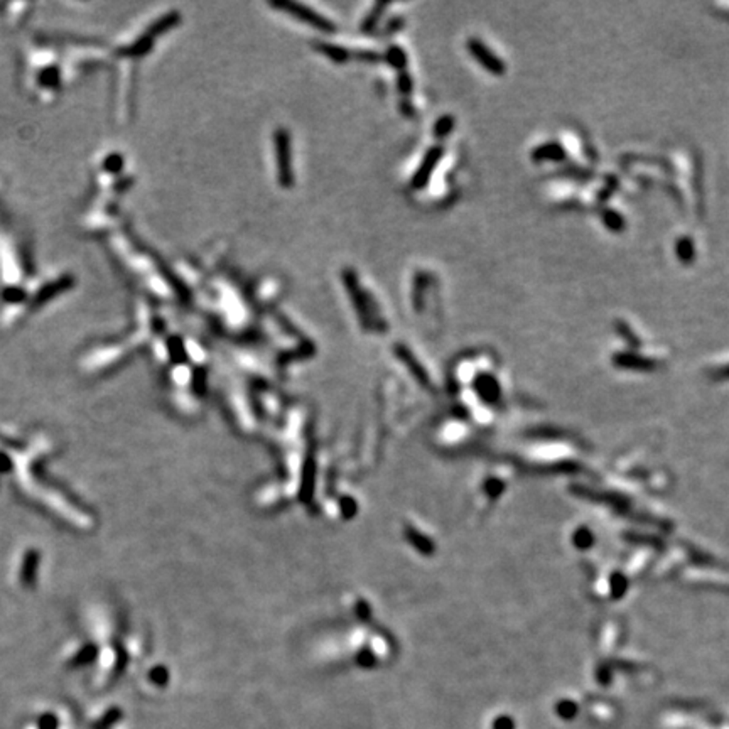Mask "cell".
<instances>
[{
	"label": "cell",
	"mask_w": 729,
	"mask_h": 729,
	"mask_svg": "<svg viewBox=\"0 0 729 729\" xmlns=\"http://www.w3.org/2000/svg\"><path fill=\"white\" fill-rule=\"evenodd\" d=\"M275 157H277V173L279 181L282 186L289 188L292 184V168H291V139L287 130L280 129L275 132Z\"/></svg>",
	"instance_id": "6da1fadb"
},
{
	"label": "cell",
	"mask_w": 729,
	"mask_h": 729,
	"mask_svg": "<svg viewBox=\"0 0 729 729\" xmlns=\"http://www.w3.org/2000/svg\"><path fill=\"white\" fill-rule=\"evenodd\" d=\"M468 51L471 52L473 58L476 59L478 63H480L488 73L496 74V76H500V74L505 73V68H507V66H505L503 59H500L488 46H485V44L480 41V39H476V38L468 39Z\"/></svg>",
	"instance_id": "7a4b0ae2"
},
{
	"label": "cell",
	"mask_w": 729,
	"mask_h": 729,
	"mask_svg": "<svg viewBox=\"0 0 729 729\" xmlns=\"http://www.w3.org/2000/svg\"><path fill=\"white\" fill-rule=\"evenodd\" d=\"M274 6L282 8V11H287L291 16L297 17V19L306 22V24H311L316 29L324 30V33H333V30H335V25H333L328 19H324V17L319 16L318 12L311 11V8H307L306 6H301V4L280 2V4H274Z\"/></svg>",
	"instance_id": "3957f363"
},
{
	"label": "cell",
	"mask_w": 729,
	"mask_h": 729,
	"mask_svg": "<svg viewBox=\"0 0 729 729\" xmlns=\"http://www.w3.org/2000/svg\"><path fill=\"white\" fill-rule=\"evenodd\" d=\"M442 157V147H432L429 149V152L425 154L423 162H420V166L417 168L414 178H412V188L414 190H420V188H424L425 184H427L429 178L432 176L434 169L437 168V162L441 161Z\"/></svg>",
	"instance_id": "277c9868"
},
{
	"label": "cell",
	"mask_w": 729,
	"mask_h": 729,
	"mask_svg": "<svg viewBox=\"0 0 729 729\" xmlns=\"http://www.w3.org/2000/svg\"><path fill=\"white\" fill-rule=\"evenodd\" d=\"M532 159L537 162H542V161L559 162V161L566 159V151L562 149L561 144L547 142V144H544V146H539L537 149H535V151L532 152Z\"/></svg>",
	"instance_id": "5b68a950"
},
{
	"label": "cell",
	"mask_w": 729,
	"mask_h": 729,
	"mask_svg": "<svg viewBox=\"0 0 729 729\" xmlns=\"http://www.w3.org/2000/svg\"><path fill=\"white\" fill-rule=\"evenodd\" d=\"M675 252H677L679 260L682 263H692L694 257H696V248H694V241L689 239V236H682L675 245Z\"/></svg>",
	"instance_id": "8992f818"
},
{
	"label": "cell",
	"mask_w": 729,
	"mask_h": 729,
	"mask_svg": "<svg viewBox=\"0 0 729 729\" xmlns=\"http://www.w3.org/2000/svg\"><path fill=\"white\" fill-rule=\"evenodd\" d=\"M601 219H603L604 226L609 228L614 234H620V231L625 230V219H623L620 213L614 212V209H606V212H603Z\"/></svg>",
	"instance_id": "52a82bcc"
},
{
	"label": "cell",
	"mask_w": 729,
	"mask_h": 729,
	"mask_svg": "<svg viewBox=\"0 0 729 729\" xmlns=\"http://www.w3.org/2000/svg\"><path fill=\"white\" fill-rule=\"evenodd\" d=\"M452 127H454V118L446 115V117L439 118L436 127H434V132H436L437 137H446V135L452 130Z\"/></svg>",
	"instance_id": "ba28073f"
},
{
	"label": "cell",
	"mask_w": 729,
	"mask_h": 729,
	"mask_svg": "<svg viewBox=\"0 0 729 729\" xmlns=\"http://www.w3.org/2000/svg\"><path fill=\"white\" fill-rule=\"evenodd\" d=\"M384 7H385V6H377L375 8H373L372 16L368 17V19L363 22V30H370V29H373V25L377 24V21H379L380 12H381V8H384Z\"/></svg>",
	"instance_id": "9c48e42d"
},
{
	"label": "cell",
	"mask_w": 729,
	"mask_h": 729,
	"mask_svg": "<svg viewBox=\"0 0 729 729\" xmlns=\"http://www.w3.org/2000/svg\"><path fill=\"white\" fill-rule=\"evenodd\" d=\"M401 88H402V91L411 90V80H408L407 74H406V76H403V74L401 76Z\"/></svg>",
	"instance_id": "30bf717a"
}]
</instances>
